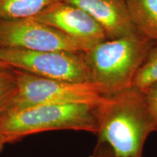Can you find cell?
Masks as SVG:
<instances>
[{
  "instance_id": "cell-4",
  "label": "cell",
  "mask_w": 157,
  "mask_h": 157,
  "mask_svg": "<svg viewBox=\"0 0 157 157\" xmlns=\"http://www.w3.org/2000/svg\"><path fill=\"white\" fill-rule=\"evenodd\" d=\"M0 60L15 69L49 79L95 83L84 52L0 48Z\"/></svg>"
},
{
  "instance_id": "cell-16",
  "label": "cell",
  "mask_w": 157,
  "mask_h": 157,
  "mask_svg": "<svg viewBox=\"0 0 157 157\" xmlns=\"http://www.w3.org/2000/svg\"><path fill=\"white\" fill-rule=\"evenodd\" d=\"M7 66V65L5 64L2 61H1V60H0V66Z\"/></svg>"
},
{
  "instance_id": "cell-14",
  "label": "cell",
  "mask_w": 157,
  "mask_h": 157,
  "mask_svg": "<svg viewBox=\"0 0 157 157\" xmlns=\"http://www.w3.org/2000/svg\"><path fill=\"white\" fill-rule=\"evenodd\" d=\"M93 154L95 157H116L112 149L103 143L98 142Z\"/></svg>"
},
{
  "instance_id": "cell-1",
  "label": "cell",
  "mask_w": 157,
  "mask_h": 157,
  "mask_svg": "<svg viewBox=\"0 0 157 157\" xmlns=\"http://www.w3.org/2000/svg\"><path fill=\"white\" fill-rule=\"evenodd\" d=\"M98 142L116 157H142L154 124L143 90L135 86L107 95L98 105Z\"/></svg>"
},
{
  "instance_id": "cell-13",
  "label": "cell",
  "mask_w": 157,
  "mask_h": 157,
  "mask_svg": "<svg viewBox=\"0 0 157 157\" xmlns=\"http://www.w3.org/2000/svg\"><path fill=\"white\" fill-rule=\"evenodd\" d=\"M141 90L144 93L147 106L151 117L154 132H157V81Z\"/></svg>"
},
{
  "instance_id": "cell-10",
  "label": "cell",
  "mask_w": 157,
  "mask_h": 157,
  "mask_svg": "<svg viewBox=\"0 0 157 157\" xmlns=\"http://www.w3.org/2000/svg\"><path fill=\"white\" fill-rule=\"evenodd\" d=\"M60 0H0V20L31 18Z\"/></svg>"
},
{
  "instance_id": "cell-17",
  "label": "cell",
  "mask_w": 157,
  "mask_h": 157,
  "mask_svg": "<svg viewBox=\"0 0 157 157\" xmlns=\"http://www.w3.org/2000/svg\"><path fill=\"white\" fill-rule=\"evenodd\" d=\"M89 157H95V155H94V154H92V155H91V156H90Z\"/></svg>"
},
{
  "instance_id": "cell-5",
  "label": "cell",
  "mask_w": 157,
  "mask_h": 157,
  "mask_svg": "<svg viewBox=\"0 0 157 157\" xmlns=\"http://www.w3.org/2000/svg\"><path fill=\"white\" fill-rule=\"evenodd\" d=\"M17 94L11 110L42 104H101L106 96L95 83H74L49 79L15 69Z\"/></svg>"
},
{
  "instance_id": "cell-11",
  "label": "cell",
  "mask_w": 157,
  "mask_h": 157,
  "mask_svg": "<svg viewBox=\"0 0 157 157\" xmlns=\"http://www.w3.org/2000/svg\"><path fill=\"white\" fill-rule=\"evenodd\" d=\"M17 89L14 68L8 66H0V117L13 108Z\"/></svg>"
},
{
  "instance_id": "cell-3",
  "label": "cell",
  "mask_w": 157,
  "mask_h": 157,
  "mask_svg": "<svg viewBox=\"0 0 157 157\" xmlns=\"http://www.w3.org/2000/svg\"><path fill=\"white\" fill-rule=\"evenodd\" d=\"M156 46L140 32L106 39L84 52L94 82L105 95L133 86L135 76Z\"/></svg>"
},
{
  "instance_id": "cell-7",
  "label": "cell",
  "mask_w": 157,
  "mask_h": 157,
  "mask_svg": "<svg viewBox=\"0 0 157 157\" xmlns=\"http://www.w3.org/2000/svg\"><path fill=\"white\" fill-rule=\"evenodd\" d=\"M34 18L62 31L86 51L108 39L102 27L87 13L63 0L50 5Z\"/></svg>"
},
{
  "instance_id": "cell-9",
  "label": "cell",
  "mask_w": 157,
  "mask_h": 157,
  "mask_svg": "<svg viewBox=\"0 0 157 157\" xmlns=\"http://www.w3.org/2000/svg\"><path fill=\"white\" fill-rule=\"evenodd\" d=\"M125 2L138 32L157 46V0H125Z\"/></svg>"
},
{
  "instance_id": "cell-2",
  "label": "cell",
  "mask_w": 157,
  "mask_h": 157,
  "mask_svg": "<svg viewBox=\"0 0 157 157\" xmlns=\"http://www.w3.org/2000/svg\"><path fill=\"white\" fill-rule=\"evenodd\" d=\"M99 104H42L10 110L0 117V135L6 143L28 135L54 130L83 131L97 135Z\"/></svg>"
},
{
  "instance_id": "cell-12",
  "label": "cell",
  "mask_w": 157,
  "mask_h": 157,
  "mask_svg": "<svg viewBox=\"0 0 157 157\" xmlns=\"http://www.w3.org/2000/svg\"><path fill=\"white\" fill-rule=\"evenodd\" d=\"M157 81V46H154L138 70L133 86L143 89Z\"/></svg>"
},
{
  "instance_id": "cell-6",
  "label": "cell",
  "mask_w": 157,
  "mask_h": 157,
  "mask_svg": "<svg viewBox=\"0 0 157 157\" xmlns=\"http://www.w3.org/2000/svg\"><path fill=\"white\" fill-rule=\"evenodd\" d=\"M0 48L86 52L80 43L34 17L0 20Z\"/></svg>"
},
{
  "instance_id": "cell-8",
  "label": "cell",
  "mask_w": 157,
  "mask_h": 157,
  "mask_svg": "<svg viewBox=\"0 0 157 157\" xmlns=\"http://www.w3.org/2000/svg\"><path fill=\"white\" fill-rule=\"evenodd\" d=\"M87 13L105 31L108 39L138 32L125 0H63Z\"/></svg>"
},
{
  "instance_id": "cell-15",
  "label": "cell",
  "mask_w": 157,
  "mask_h": 157,
  "mask_svg": "<svg viewBox=\"0 0 157 157\" xmlns=\"http://www.w3.org/2000/svg\"><path fill=\"white\" fill-rule=\"evenodd\" d=\"M6 144H7V143H6L5 140V139H4V137L2 136L1 135H0V152H1L2 151L3 148H4V147H5V146Z\"/></svg>"
}]
</instances>
